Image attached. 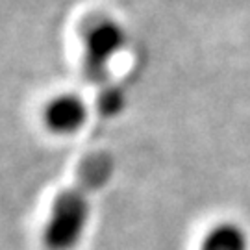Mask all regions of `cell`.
<instances>
[{"label": "cell", "instance_id": "cell-5", "mask_svg": "<svg viewBox=\"0 0 250 250\" xmlns=\"http://www.w3.org/2000/svg\"><path fill=\"white\" fill-rule=\"evenodd\" d=\"M123 102H125V95L119 87H107V89L102 91L99 99V106L100 111L106 113V115H113L117 111H121L123 107Z\"/></svg>", "mask_w": 250, "mask_h": 250}, {"label": "cell", "instance_id": "cell-3", "mask_svg": "<svg viewBox=\"0 0 250 250\" xmlns=\"http://www.w3.org/2000/svg\"><path fill=\"white\" fill-rule=\"evenodd\" d=\"M87 115H89V109L85 106V102L78 95L65 93L46 104L43 119L48 130H52L54 134L71 135L85 125Z\"/></svg>", "mask_w": 250, "mask_h": 250}, {"label": "cell", "instance_id": "cell-1", "mask_svg": "<svg viewBox=\"0 0 250 250\" xmlns=\"http://www.w3.org/2000/svg\"><path fill=\"white\" fill-rule=\"evenodd\" d=\"M111 174V161L99 156L89 161L80 172L76 186L65 189L54 200L50 217L43 230V243L48 250H72L80 243L87 228L91 204L89 193L100 188Z\"/></svg>", "mask_w": 250, "mask_h": 250}, {"label": "cell", "instance_id": "cell-2", "mask_svg": "<svg viewBox=\"0 0 250 250\" xmlns=\"http://www.w3.org/2000/svg\"><path fill=\"white\" fill-rule=\"evenodd\" d=\"M125 32L113 21H99L83 32V72L93 83L106 82L109 63L125 45Z\"/></svg>", "mask_w": 250, "mask_h": 250}, {"label": "cell", "instance_id": "cell-4", "mask_svg": "<svg viewBox=\"0 0 250 250\" xmlns=\"http://www.w3.org/2000/svg\"><path fill=\"white\" fill-rule=\"evenodd\" d=\"M200 250H249V237L237 224H217L206 233Z\"/></svg>", "mask_w": 250, "mask_h": 250}]
</instances>
